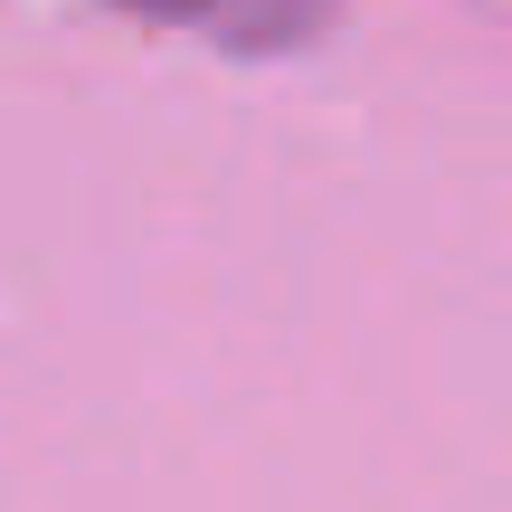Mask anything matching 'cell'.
Instances as JSON below:
<instances>
[{
  "label": "cell",
  "mask_w": 512,
  "mask_h": 512,
  "mask_svg": "<svg viewBox=\"0 0 512 512\" xmlns=\"http://www.w3.org/2000/svg\"><path fill=\"white\" fill-rule=\"evenodd\" d=\"M133 10H162V19H200L219 38H247V48H285L323 19V0H133Z\"/></svg>",
  "instance_id": "obj_1"
}]
</instances>
